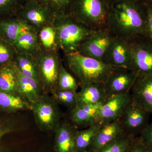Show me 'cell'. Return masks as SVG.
<instances>
[{
    "label": "cell",
    "instance_id": "obj_24",
    "mask_svg": "<svg viewBox=\"0 0 152 152\" xmlns=\"http://www.w3.org/2000/svg\"><path fill=\"white\" fill-rule=\"evenodd\" d=\"M0 107L10 111L32 109V106L18 94L0 91Z\"/></svg>",
    "mask_w": 152,
    "mask_h": 152
},
{
    "label": "cell",
    "instance_id": "obj_30",
    "mask_svg": "<svg viewBox=\"0 0 152 152\" xmlns=\"http://www.w3.org/2000/svg\"><path fill=\"white\" fill-rule=\"evenodd\" d=\"M16 53L12 44L0 37V66L13 61Z\"/></svg>",
    "mask_w": 152,
    "mask_h": 152
},
{
    "label": "cell",
    "instance_id": "obj_31",
    "mask_svg": "<svg viewBox=\"0 0 152 152\" xmlns=\"http://www.w3.org/2000/svg\"><path fill=\"white\" fill-rule=\"evenodd\" d=\"M138 137L145 146L152 152V122L147 126Z\"/></svg>",
    "mask_w": 152,
    "mask_h": 152
},
{
    "label": "cell",
    "instance_id": "obj_12",
    "mask_svg": "<svg viewBox=\"0 0 152 152\" xmlns=\"http://www.w3.org/2000/svg\"><path fill=\"white\" fill-rule=\"evenodd\" d=\"M131 99L130 92L108 98L101 106L97 123L103 125L119 119Z\"/></svg>",
    "mask_w": 152,
    "mask_h": 152
},
{
    "label": "cell",
    "instance_id": "obj_10",
    "mask_svg": "<svg viewBox=\"0 0 152 152\" xmlns=\"http://www.w3.org/2000/svg\"><path fill=\"white\" fill-rule=\"evenodd\" d=\"M19 18L39 32L43 28L53 24L56 16L49 7L39 1L26 2Z\"/></svg>",
    "mask_w": 152,
    "mask_h": 152
},
{
    "label": "cell",
    "instance_id": "obj_8",
    "mask_svg": "<svg viewBox=\"0 0 152 152\" xmlns=\"http://www.w3.org/2000/svg\"><path fill=\"white\" fill-rule=\"evenodd\" d=\"M150 114L132 98L119 119L124 132L135 137L140 135L149 124Z\"/></svg>",
    "mask_w": 152,
    "mask_h": 152
},
{
    "label": "cell",
    "instance_id": "obj_9",
    "mask_svg": "<svg viewBox=\"0 0 152 152\" xmlns=\"http://www.w3.org/2000/svg\"><path fill=\"white\" fill-rule=\"evenodd\" d=\"M115 38L109 28L94 30L77 52L85 56L103 61L106 51Z\"/></svg>",
    "mask_w": 152,
    "mask_h": 152
},
{
    "label": "cell",
    "instance_id": "obj_4",
    "mask_svg": "<svg viewBox=\"0 0 152 152\" xmlns=\"http://www.w3.org/2000/svg\"><path fill=\"white\" fill-rule=\"evenodd\" d=\"M69 15L91 29L109 28L108 11L102 0H79Z\"/></svg>",
    "mask_w": 152,
    "mask_h": 152
},
{
    "label": "cell",
    "instance_id": "obj_35",
    "mask_svg": "<svg viewBox=\"0 0 152 152\" xmlns=\"http://www.w3.org/2000/svg\"><path fill=\"white\" fill-rule=\"evenodd\" d=\"M14 0H0V9L7 7L12 4Z\"/></svg>",
    "mask_w": 152,
    "mask_h": 152
},
{
    "label": "cell",
    "instance_id": "obj_26",
    "mask_svg": "<svg viewBox=\"0 0 152 152\" xmlns=\"http://www.w3.org/2000/svg\"><path fill=\"white\" fill-rule=\"evenodd\" d=\"M42 49L50 51H58L56 42V31L53 25L47 26L38 32Z\"/></svg>",
    "mask_w": 152,
    "mask_h": 152
},
{
    "label": "cell",
    "instance_id": "obj_36",
    "mask_svg": "<svg viewBox=\"0 0 152 152\" xmlns=\"http://www.w3.org/2000/svg\"><path fill=\"white\" fill-rule=\"evenodd\" d=\"M144 4L145 5L152 6V0H145Z\"/></svg>",
    "mask_w": 152,
    "mask_h": 152
},
{
    "label": "cell",
    "instance_id": "obj_27",
    "mask_svg": "<svg viewBox=\"0 0 152 152\" xmlns=\"http://www.w3.org/2000/svg\"><path fill=\"white\" fill-rule=\"evenodd\" d=\"M135 138L123 134L96 152H127Z\"/></svg>",
    "mask_w": 152,
    "mask_h": 152
},
{
    "label": "cell",
    "instance_id": "obj_19",
    "mask_svg": "<svg viewBox=\"0 0 152 152\" xmlns=\"http://www.w3.org/2000/svg\"><path fill=\"white\" fill-rule=\"evenodd\" d=\"M102 104L77 106L71 110V120L73 123L77 126L89 127L97 123L98 114Z\"/></svg>",
    "mask_w": 152,
    "mask_h": 152
},
{
    "label": "cell",
    "instance_id": "obj_21",
    "mask_svg": "<svg viewBox=\"0 0 152 152\" xmlns=\"http://www.w3.org/2000/svg\"><path fill=\"white\" fill-rule=\"evenodd\" d=\"M33 29L19 17L17 18L0 22V36L13 44L25 31Z\"/></svg>",
    "mask_w": 152,
    "mask_h": 152
},
{
    "label": "cell",
    "instance_id": "obj_1",
    "mask_svg": "<svg viewBox=\"0 0 152 152\" xmlns=\"http://www.w3.org/2000/svg\"><path fill=\"white\" fill-rule=\"evenodd\" d=\"M108 12L109 29L115 37L127 40L144 35L146 18L145 4L140 5L134 1L121 0L114 4Z\"/></svg>",
    "mask_w": 152,
    "mask_h": 152
},
{
    "label": "cell",
    "instance_id": "obj_14",
    "mask_svg": "<svg viewBox=\"0 0 152 152\" xmlns=\"http://www.w3.org/2000/svg\"><path fill=\"white\" fill-rule=\"evenodd\" d=\"M125 134L119 119L102 125L86 152H96Z\"/></svg>",
    "mask_w": 152,
    "mask_h": 152
},
{
    "label": "cell",
    "instance_id": "obj_20",
    "mask_svg": "<svg viewBox=\"0 0 152 152\" xmlns=\"http://www.w3.org/2000/svg\"><path fill=\"white\" fill-rule=\"evenodd\" d=\"M13 46L17 53L34 56L42 50L38 32L32 28L22 33Z\"/></svg>",
    "mask_w": 152,
    "mask_h": 152
},
{
    "label": "cell",
    "instance_id": "obj_23",
    "mask_svg": "<svg viewBox=\"0 0 152 152\" xmlns=\"http://www.w3.org/2000/svg\"><path fill=\"white\" fill-rule=\"evenodd\" d=\"M0 91L18 94L17 69L13 61L0 66Z\"/></svg>",
    "mask_w": 152,
    "mask_h": 152
},
{
    "label": "cell",
    "instance_id": "obj_17",
    "mask_svg": "<svg viewBox=\"0 0 152 152\" xmlns=\"http://www.w3.org/2000/svg\"><path fill=\"white\" fill-rule=\"evenodd\" d=\"M77 92V106L103 103L108 99L103 83H94L80 86Z\"/></svg>",
    "mask_w": 152,
    "mask_h": 152
},
{
    "label": "cell",
    "instance_id": "obj_18",
    "mask_svg": "<svg viewBox=\"0 0 152 152\" xmlns=\"http://www.w3.org/2000/svg\"><path fill=\"white\" fill-rule=\"evenodd\" d=\"M16 69L18 93L32 106L44 94L42 89L39 82L23 75Z\"/></svg>",
    "mask_w": 152,
    "mask_h": 152
},
{
    "label": "cell",
    "instance_id": "obj_3",
    "mask_svg": "<svg viewBox=\"0 0 152 152\" xmlns=\"http://www.w3.org/2000/svg\"><path fill=\"white\" fill-rule=\"evenodd\" d=\"M53 25L56 29L57 46L64 54L77 52L94 31L69 15H57Z\"/></svg>",
    "mask_w": 152,
    "mask_h": 152
},
{
    "label": "cell",
    "instance_id": "obj_11",
    "mask_svg": "<svg viewBox=\"0 0 152 152\" xmlns=\"http://www.w3.org/2000/svg\"><path fill=\"white\" fill-rule=\"evenodd\" d=\"M138 76L132 70L115 68L104 83L107 97L130 92Z\"/></svg>",
    "mask_w": 152,
    "mask_h": 152
},
{
    "label": "cell",
    "instance_id": "obj_7",
    "mask_svg": "<svg viewBox=\"0 0 152 152\" xmlns=\"http://www.w3.org/2000/svg\"><path fill=\"white\" fill-rule=\"evenodd\" d=\"M32 110L37 125L44 131L56 130L61 123L60 115L56 101L43 94L32 105Z\"/></svg>",
    "mask_w": 152,
    "mask_h": 152
},
{
    "label": "cell",
    "instance_id": "obj_32",
    "mask_svg": "<svg viewBox=\"0 0 152 152\" xmlns=\"http://www.w3.org/2000/svg\"><path fill=\"white\" fill-rule=\"evenodd\" d=\"M145 6L146 18L144 36L152 41V6Z\"/></svg>",
    "mask_w": 152,
    "mask_h": 152
},
{
    "label": "cell",
    "instance_id": "obj_13",
    "mask_svg": "<svg viewBox=\"0 0 152 152\" xmlns=\"http://www.w3.org/2000/svg\"><path fill=\"white\" fill-rule=\"evenodd\" d=\"M103 62L115 68L132 70V58L128 41L115 37L106 51Z\"/></svg>",
    "mask_w": 152,
    "mask_h": 152
},
{
    "label": "cell",
    "instance_id": "obj_34",
    "mask_svg": "<svg viewBox=\"0 0 152 152\" xmlns=\"http://www.w3.org/2000/svg\"><path fill=\"white\" fill-rule=\"evenodd\" d=\"M72 0H61L59 13L58 15H68L67 13V8L70 4L72 2Z\"/></svg>",
    "mask_w": 152,
    "mask_h": 152
},
{
    "label": "cell",
    "instance_id": "obj_16",
    "mask_svg": "<svg viewBox=\"0 0 152 152\" xmlns=\"http://www.w3.org/2000/svg\"><path fill=\"white\" fill-rule=\"evenodd\" d=\"M77 129L67 123L60 124L55 131V152H76L75 136Z\"/></svg>",
    "mask_w": 152,
    "mask_h": 152
},
{
    "label": "cell",
    "instance_id": "obj_6",
    "mask_svg": "<svg viewBox=\"0 0 152 152\" xmlns=\"http://www.w3.org/2000/svg\"><path fill=\"white\" fill-rule=\"evenodd\" d=\"M127 41L132 70L138 76L152 75V41L144 35L137 36Z\"/></svg>",
    "mask_w": 152,
    "mask_h": 152
},
{
    "label": "cell",
    "instance_id": "obj_5",
    "mask_svg": "<svg viewBox=\"0 0 152 152\" xmlns=\"http://www.w3.org/2000/svg\"><path fill=\"white\" fill-rule=\"evenodd\" d=\"M34 56L37 62L40 84L44 94H52L58 88L59 74L62 63L58 51L42 49Z\"/></svg>",
    "mask_w": 152,
    "mask_h": 152
},
{
    "label": "cell",
    "instance_id": "obj_15",
    "mask_svg": "<svg viewBox=\"0 0 152 152\" xmlns=\"http://www.w3.org/2000/svg\"><path fill=\"white\" fill-rule=\"evenodd\" d=\"M130 91L132 99L152 114V75L138 76Z\"/></svg>",
    "mask_w": 152,
    "mask_h": 152
},
{
    "label": "cell",
    "instance_id": "obj_29",
    "mask_svg": "<svg viewBox=\"0 0 152 152\" xmlns=\"http://www.w3.org/2000/svg\"><path fill=\"white\" fill-rule=\"evenodd\" d=\"M56 102L67 107L71 110L77 106V91L62 90L57 88L52 93Z\"/></svg>",
    "mask_w": 152,
    "mask_h": 152
},
{
    "label": "cell",
    "instance_id": "obj_25",
    "mask_svg": "<svg viewBox=\"0 0 152 152\" xmlns=\"http://www.w3.org/2000/svg\"><path fill=\"white\" fill-rule=\"evenodd\" d=\"M102 125L96 123L83 130L77 131L75 136L76 152H86Z\"/></svg>",
    "mask_w": 152,
    "mask_h": 152
},
{
    "label": "cell",
    "instance_id": "obj_28",
    "mask_svg": "<svg viewBox=\"0 0 152 152\" xmlns=\"http://www.w3.org/2000/svg\"><path fill=\"white\" fill-rule=\"evenodd\" d=\"M78 86V83L75 77L68 72L62 63L58 79V88L77 91Z\"/></svg>",
    "mask_w": 152,
    "mask_h": 152
},
{
    "label": "cell",
    "instance_id": "obj_37",
    "mask_svg": "<svg viewBox=\"0 0 152 152\" xmlns=\"http://www.w3.org/2000/svg\"><path fill=\"white\" fill-rule=\"evenodd\" d=\"M26 2H29V1H39V0H26Z\"/></svg>",
    "mask_w": 152,
    "mask_h": 152
},
{
    "label": "cell",
    "instance_id": "obj_33",
    "mask_svg": "<svg viewBox=\"0 0 152 152\" xmlns=\"http://www.w3.org/2000/svg\"><path fill=\"white\" fill-rule=\"evenodd\" d=\"M127 152H150L140 140L138 137L134 140Z\"/></svg>",
    "mask_w": 152,
    "mask_h": 152
},
{
    "label": "cell",
    "instance_id": "obj_2",
    "mask_svg": "<svg viewBox=\"0 0 152 152\" xmlns=\"http://www.w3.org/2000/svg\"><path fill=\"white\" fill-rule=\"evenodd\" d=\"M64 58L66 65L80 86L94 83H104L115 68L78 52L64 54Z\"/></svg>",
    "mask_w": 152,
    "mask_h": 152
},
{
    "label": "cell",
    "instance_id": "obj_22",
    "mask_svg": "<svg viewBox=\"0 0 152 152\" xmlns=\"http://www.w3.org/2000/svg\"><path fill=\"white\" fill-rule=\"evenodd\" d=\"M13 63L21 73L28 77L34 79L40 83L37 62L35 56L16 53Z\"/></svg>",
    "mask_w": 152,
    "mask_h": 152
}]
</instances>
